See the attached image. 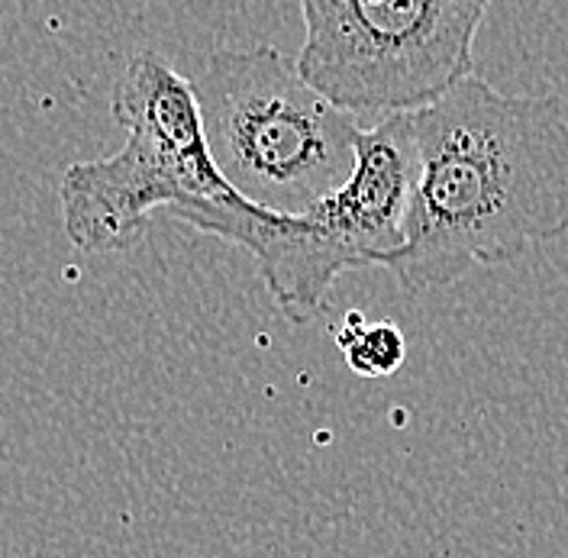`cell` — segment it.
<instances>
[{
    "label": "cell",
    "instance_id": "6da1fadb",
    "mask_svg": "<svg viewBox=\"0 0 568 558\" xmlns=\"http://www.w3.org/2000/svg\"><path fill=\"white\" fill-rule=\"evenodd\" d=\"M417 187L407 243L388 268L400 291L449 287L471 268L568 233V113L552 94H500L478 74L410 110Z\"/></svg>",
    "mask_w": 568,
    "mask_h": 558
},
{
    "label": "cell",
    "instance_id": "7a4b0ae2",
    "mask_svg": "<svg viewBox=\"0 0 568 558\" xmlns=\"http://www.w3.org/2000/svg\"><path fill=\"white\" fill-rule=\"evenodd\" d=\"M110 113L126 142L94 162H74L59 184L62 230L71 245L110 255L145 240L155 210L207 233L243 204L213 165L194 81L155 52H136L110 91Z\"/></svg>",
    "mask_w": 568,
    "mask_h": 558
},
{
    "label": "cell",
    "instance_id": "3957f363",
    "mask_svg": "<svg viewBox=\"0 0 568 558\" xmlns=\"http://www.w3.org/2000/svg\"><path fill=\"white\" fill-rule=\"evenodd\" d=\"M194 94L213 165L248 204L301 213L353 172L358 116L275 45L211 52Z\"/></svg>",
    "mask_w": 568,
    "mask_h": 558
},
{
    "label": "cell",
    "instance_id": "277c9868",
    "mask_svg": "<svg viewBox=\"0 0 568 558\" xmlns=\"http://www.w3.org/2000/svg\"><path fill=\"white\" fill-rule=\"evenodd\" d=\"M417 172L410 110L388 113L358 130L353 172L317 204L301 213L246 204L216 240L246 248L268 297L304 326L326 311L339 275L385 268L404 248Z\"/></svg>",
    "mask_w": 568,
    "mask_h": 558
},
{
    "label": "cell",
    "instance_id": "5b68a950",
    "mask_svg": "<svg viewBox=\"0 0 568 558\" xmlns=\"http://www.w3.org/2000/svg\"><path fill=\"white\" fill-rule=\"evenodd\" d=\"M297 71L353 116L382 120L443 98L475 74L491 0H297Z\"/></svg>",
    "mask_w": 568,
    "mask_h": 558
},
{
    "label": "cell",
    "instance_id": "8992f818",
    "mask_svg": "<svg viewBox=\"0 0 568 558\" xmlns=\"http://www.w3.org/2000/svg\"><path fill=\"white\" fill-rule=\"evenodd\" d=\"M333 339L343 352L346 365L362 378H390L394 372H400L407 358V339L390 319L368 323L353 311L333 329Z\"/></svg>",
    "mask_w": 568,
    "mask_h": 558
}]
</instances>
